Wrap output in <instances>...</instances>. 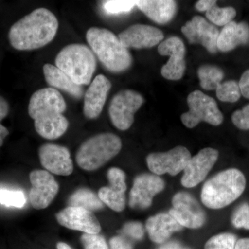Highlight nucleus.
<instances>
[{
	"label": "nucleus",
	"instance_id": "38",
	"mask_svg": "<svg viewBox=\"0 0 249 249\" xmlns=\"http://www.w3.org/2000/svg\"><path fill=\"white\" fill-rule=\"evenodd\" d=\"M239 85L242 96L249 99V70L244 72L239 82Z\"/></svg>",
	"mask_w": 249,
	"mask_h": 249
},
{
	"label": "nucleus",
	"instance_id": "21",
	"mask_svg": "<svg viewBox=\"0 0 249 249\" xmlns=\"http://www.w3.org/2000/svg\"><path fill=\"white\" fill-rule=\"evenodd\" d=\"M149 237L152 242L164 243L175 232L180 231L182 227L169 213H160L149 218L145 224Z\"/></svg>",
	"mask_w": 249,
	"mask_h": 249
},
{
	"label": "nucleus",
	"instance_id": "26",
	"mask_svg": "<svg viewBox=\"0 0 249 249\" xmlns=\"http://www.w3.org/2000/svg\"><path fill=\"white\" fill-rule=\"evenodd\" d=\"M197 74L201 87L205 90H216L224 77V71L219 67L211 65L199 67Z\"/></svg>",
	"mask_w": 249,
	"mask_h": 249
},
{
	"label": "nucleus",
	"instance_id": "31",
	"mask_svg": "<svg viewBox=\"0 0 249 249\" xmlns=\"http://www.w3.org/2000/svg\"><path fill=\"white\" fill-rule=\"evenodd\" d=\"M137 4V1H103V9L108 15H120L130 12Z\"/></svg>",
	"mask_w": 249,
	"mask_h": 249
},
{
	"label": "nucleus",
	"instance_id": "32",
	"mask_svg": "<svg viewBox=\"0 0 249 249\" xmlns=\"http://www.w3.org/2000/svg\"><path fill=\"white\" fill-rule=\"evenodd\" d=\"M232 223L234 227L249 230V205L242 204L234 213L232 217Z\"/></svg>",
	"mask_w": 249,
	"mask_h": 249
},
{
	"label": "nucleus",
	"instance_id": "25",
	"mask_svg": "<svg viewBox=\"0 0 249 249\" xmlns=\"http://www.w3.org/2000/svg\"><path fill=\"white\" fill-rule=\"evenodd\" d=\"M68 203L69 206L82 208L91 212L102 209L104 206L99 196L88 188L77 190L70 196Z\"/></svg>",
	"mask_w": 249,
	"mask_h": 249
},
{
	"label": "nucleus",
	"instance_id": "8",
	"mask_svg": "<svg viewBox=\"0 0 249 249\" xmlns=\"http://www.w3.org/2000/svg\"><path fill=\"white\" fill-rule=\"evenodd\" d=\"M140 93L134 90H123L116 93L111 100L109 115L111 123L120 130L128 129L133 124L134 114L143 104Z\"/></svg>",
	"mask_w": 249,
	"mask_h": 249
},
{
	"label": "nucleus",
	"instance_id": "5",
	"mask_svg": "<svg viewBox=\"0 0 249 249\" xmlns=\"http://www.w3.org/2000/svg\"><path fill=\"white\" fill-rule=\"evenodd\" d=\"M55 66L65 72L79 86L91 83L96 69V60L92 51L82 44L67 45L55 58Z\"/></svg>",
	"mask_w": 249,
	"mask_h": 249
},
{
	"label": "nucleus",
	"instance_id": "14",
	"mask_svg": "<svg viewBox=\"0 0 249 249\" xmlns=\"http://www.w3.org/2000/svg\"><path fill=\"white\" fill-rule=\"evenodd\" d=\"M218 157L217 150L206 147L191 157L183 170L181 184L186 188H193L202 182L215 164Z\"/></svg>",
	"mask_w": 249,
	"mask_h": 249
},
{
	"label": "nucleus",
	"instance_id": "40",
	"mask_svg": "<svg viewBox=\"0 0 249 249\" xmlns=\"http://www.w3.org/2000/svg\"><path fill=\"white\" fill-rule=\"evenodd\" d=\"M159 249H189L183 247L181 244L177 242H169L164 244Z\"/></svg>",
	"mask_w": 249,
	"mask_h": 249
},
{
	"label": "nucleus",
	"instance_id": "23",
	"mask_svg": "<svg viewBox=\"0 0 249 249\" xmlns=\"http://www.w3.org/2000/svg\"><path fill=\"white\" fill-rule=\"evenodd\" d=\"M136 6L154 22L164 24L169 22L177 13V3L171 0H142Z\"/></svg>",
	"mask_w": 249,
	"mask_h": 249
},
{
	"label": "nucleus",
	"instance_id": "36",
	"mask_svg": "<svg viewBox=\"0 0 249 249\" xmlns=\"http://www.w3.org/2000/svg\"><path fill=\"white\" fill-rule=\"evenodd\" d=\"M9 112V103L4 98L0 96V147L4 143L5 138L9 134V129L1 124V121L6 117Z\"/></svg>",
	"mask_w": 249,
	"mask_h": 249
},
{
	"label": "nucleus",
	"instance_id": "16",
	"mask_svg": "<svg viewBox=\"0 0 249 249\" xmlns=\"http://www.w3.org/2000/svg\"><path fill=\"white\" fill-rule=\"evenodd\" d=\"M62 227L88 234H99L101 224L93 212L79 207L68 206L56 214Z\"/></svg>",
	"mask_w": 249,
	"mask_h": 249
},
{
	"label": "nucleus",
	"instance_id": "6",
	"mask_svg": "<svg viewBox=\"0 0 249 249\" xmlns=\"http://www.w3.org/2000/svg\"><path fill=\"white\" fill-rule=\"evenodd\" d=\"M122 142L115 134L102 133L85 141L77 151L76 160L82 169L93 171L102 167L121 151Z\"/></svg>",
	"mask_w": 249,
	"mask_h": 249
},
{
	"label": "nucleus",
	"instance_id": "20",
	"mask_svg": "<svg viewBox=\"0 0 249 249\" xmlns=\"http://www.w3.org/2000/svg\"><path fill=\"white\" fill-rule=\"evenodd\" d=\"M111 88L110 81L103 74L98 75L92 80L84 96L83 112L85 117L94 119L100 116Z\"/></svg>",
	"mask_w": 249,
	"mask_h": 249
},
{
	"label": "nucleus",
	"instance_id": "11",
	"mask_svg": "<svg viewBox=\"0 0 249 249\" xmlns=\"http://www.w3.org/2000/svg\"><path fill=\"white\" fill-rule=\"evenodd\" d=\"M158 52L160 55L170 56L168 62L162 67V76L170 80L181 79L186 68V47L181 39L177 36L169 37L159 45Z\"/></svg>",
	"mask_w": 249,
	"mask_h": 249
},
{
	"label": "nucleus",
	"instance_id": "28",
	"mask_svg": "<svg viewBox=\"0 0 249 249\" xmlns=\"http://www.w3.org/2000/svg\"><path fill=\"white\" fill-rule=\"evenodd\" d=\"M216 94L222 102L235 103L240 99L242 93L239 83L235 80H228L217 87Z\"/></svg>",
	"mask_w": 249,
	"mask_h": 249
},
{
	"label": "nucleus",
	"instance_id": "33",
	"mask_svg": "<svg viewBox=\"0 0 249 249\" xmlns=\"http://www.w3.org/2000/svg\"><path fill=\"white\" fill-rule=\"evenodd\" d=\"M81 240L85 249H108L106 239L99 234L84 233Z\"/></svg>",
	"mask_w": 249,
	"mask_h": 249
},
{
	"label": "nucleus",
	"instance_id": "22",
	"mask_svg": "<svg viewBox=\"0 0 249 249\" xmlns=\"http://www.w3.org/2000/svg\"><path fill=\"white\" fill-rule=\"evenodd\" d=\"M249 40V25L246 22H231L224 26L219 32L217 39V49L228 52L235 49L237 46L246 45Z\"/></svg>",
	"mask_w": 249,
	"mask_h": 249
},
{
	"label": "nucleus",
	"instance_id": "29",
	"mask_svg": "<svg viewBox=\"0 0 249 249\" xmlns=\"http://www.w3.org/2000/svg\"><path fill=\"white\" fill-rule=\"evenodd\" d=\"M26 197L23 192L0 188V204L4 206L22 208L26 204Z\"/></svg>",
	"mask_w": 249,
	"mask_h": 249
},
{
	"label": "nucleus",
	"instance_id": "13",
	"mask_svg": "<svg viewBox=\"0 0 249 249\" xmlns=\"http://www.w3.org/2000/svg\"><path fill=\"white\" fill-rule=\"evenodd\" d=\"M31 188L29 199L36 210L48 207L58 194L59 185L53 175L46 170H34L30 174Z\"/></svg>",
	"mask_w": 249,
	"mask_h": 249
},
{
	"label": "nucleus",
	"instance_id": "15",
	"mask_svg": "<svg viewBox=\"0 0 249 249\" xmlns=\"http://www.w3.org/2000/svg\"><path fill=\"white\" fill-rule=\"evenodd\" d=\"M181 31L191 44H200L211 53H217L219 31L204 18L196 16L186 23Z\"/></svg>",
	"mask_w": 249,
	"mask_h": 249
},
{
	"label": "nucleus",
	"instance_id": "7",
	"mask_svg": "<svg viewBox=\"0 0 249 249\" xmlns=\"http://www.w3.org/2000/svg\"><path fill=\"white\" fill-rule=\"evenodd\" d=\"M187 102L189 110L183 113L181 120L188 128H193L201 122L214 126L222 124L224 116L214 98L196 90L188 95Z\"/></svg>",
	"mask_w": 249,
	"mask_h": 249
},
{
	"label": "nucleus",
	"instance_id": "18",
	"mask_svg": "<svg viewBox=\"0 0 249 249\" xmlns=\"http://www.w3.org/2000/svg\"><path fill=\"white\" fill-rule=\"evenodd\" d=\"M38 154L41 164L50 173L62 176H68L73 173V161L66 147L45 144L39 149Z\"/></svg>",
	"mask_w": 249,
	"mask_h": 249
},
{
	"label": "nucleus",
	"instance_id": "41",
	"mask_svg": "<svg viewBox=\"0 0 249 249\" xmlns=\"http://www.w3.org/2000/svg\"><path fill=\"white\" fill-rule=\"evenodd\" d=\"M235 249H249V238L240 239L237 241Z\"/></svg>",
	"mask_w": 249,
	"mask_h": 249
},
{
	"label": "nucleus",
	"instance_id": "27",
	"mask_svg": "<svg viewBox=\"0 0 249 249\" xmlns=\"http://www.w3.org/2000/svg\"><path fill=\"white\" fill-rule=\"evenodd\" d=\"M235 9L232 7L220 8L214 5L206 11V16L211 22L217 26H226L235 18Z\"/></svg>",
	"mask_w": 249,
	"mask_h": 249
},
{
	"label": "nucleus",
	"instance_id": "37",
	"mask_svg": "<svg viewBox=\"0 0 249 249\" xmlns=\"http://www.w3.org/2000/svg\"><path fill=\"white\" fill-rule=\"evenodd\" d=\"M109 244L111 249H133L132 243L122 236L112 237Z\"/></svg>",
	"mask_w": 249,
	"mask_h": 249
},
{
	"label": "nucleus",
	"instance_id": "1",
	"mask_svg": "<svg viewBox=\"0 0 249 249\" xmlns=\"http://www.w3.org/2000/svg\"><path fill=\"white\" fill-rule=\"evenodd\" d=\"M66 109V102L58 90L47 88L37 90L31 96L28 111L34 120L37 134L54 140L63 135L68 128V121L62 114Z\"/></svg>",
	"mask_w": 249,
	"mask_h": 249
},
{
	"label": "nucleus",
	"instance_id": "19",
	"mask_svg": "<svg viewBox=\"0 0 249 249\" xmlns=\"http://www.w3.org/2000/svg\"><path fill=\"white\" fill-rule=\"evenodd\" d=\"M118 37L126 48L142 49L158 45L164 38V35L160 29L152 26L134 24L121 32Z\"/></svg>",
	"mask_w": 249,
	"mask_h": 249
},
{
	"label": "nucleus",
	"instance_id": "30",
	"mask_svg": "<svg viewBox=\"0 0 249 249\" xmlns=\"http://www.w3.org/2000/svg\"><path fill=\"white\" fill-rule=\"evenodd\" d=\"M236 237L231 233L213 236L205 245V249H235Z\"/></svg>",
	"mask_w": 249,
	"mask_h": 249
},
{
	"label": "nucleus",
	"instance_id": "3",
	"mask_svg": "<svg viewBox=\"0 0 249 249\" xmlns=\"http://www.w3.org/2000/svg\"><path fill=\"white\" fill-rule=\"evenodd\" d=\"M86 39L93 53L109 71L121 73L132 65V57L128 49L111 31L91 27L87 31Z\"/></svg>",
	"mask_w": 249,
	"mask_h": 249
},
{
	"label": "nucleus",
	"instance_id": "42",
	"mask_svg": "<svg viewBox=\"0 0 249 249\" xmlns=\"http://www.w3.org/2000/svg\"><path fill=\"white\" fill-rule=\"evenodd\" d=\"M57 249H73L70 246L64 242H59L57 245Z\"/></svg>",
	"mask_w": 249,
	"mask_h": 249
},
{
	"label": "nucleus",
	"instance_id": "17",
	"mask_svg": "<svg viewBox=\"0 0 249 249\" xmlns=\"http://www.w3.org/2000/svg\"><path fill=\"white\" fill-rule=\"evenodd\" d=\"M109 185L103 187L98 192V196L103 204L113 211L121 212L125 208V174L122 170L111 168L107 172Z\"/></svg>",
	"mask_w": 249,
	"mask_h": 249
},
{
	"label": "nucleus",
	"instance_id": "10",
	"mask_svg": "<svg viewBox=\"0 0 249 249\" xmlns=\"http://www.w3.org/2000/svg\"><path fill=\"white\" fill-rule=\"evenodd\" d=\"M186 147L177 146L166 152L152 153L146 159L147 167L154 175L169 174L175 176L184 170L191 158Z\"/></svg>",
	"mask_w": 249,
	"mask_h": 249
},
{
	"label": "nucleus",
	"instance_id": "39",
	"mask_svg": "<svg viewBox=\"0 0 249 249\" xmlns=\"http://www.w3.org/2000/svg\"><path fill=\"white\" fill-rule=\"evenodd\" d=\"M217 4V1H213V0H199L196 3V8L197 11H207L211 8H212L214 5Z\"/></svg>",
	"mask_w": 249,
	"mask_h": 249
},
{
	"label": "nucleus",
	"instance_id": "2",
	"mask_svg": "<svg viewBox=\"0 0 249 249\" xmlns=\"http://www.w3.org/2000/svg\"><path fill=\"white\" fill-rule=\"evenodd\" d=\"M58 26V19L53 13L45 8L36 9L11 27L10 43L19 51L40 49L53 40Z\"/></svg>",
	"mask_w": 249,
	"mask_h": 249
},
{
	"label": "nucleus",
	"instance_id": "9",
	"mask_svg": "<svg viewBox=\"0 0 249 249\" xmlns=\"http://www.w3.org/2000/svg\"><path fill=\"white\" fill-rule=\"evenodd\" d=\"M169 214L182 227L199 229L206 222V214L196 198L180 192L173 196Z\"/></svg>",
	"mask_w": 249,
	"mask_h": 249
},
{
	"label": "nucleus",
	"instance_id": "34",
	"mask_svg": "<svg viewBox=\"0 0 249 249\" xmlns=\"http://www.w3.org/2000/svg\"><path fill=\"white\" fill-rule=\"evenodd\" d=\"M232 121L237 128L242 130L249 129V104L242 109L235 111L232 115Z\"/></svg>",
	"mask_w": 249,
	"mask_h": 249
},
{
	"label": "nucleus",
	"instance_id": "35",
	"mask_svg": "<svg viewBox=\"0 0 249 249\" xmlns=\"http://www.w3.org/2000/svg\"><path fill=\"white\" fill-rule=\"evenodd\" d=\"M122 232L134 240H140L144 235L143 226L139 222H127L123 227Z\"/></svg>",
	"mask_w": 249,
	"mask_h": 249
},
{
	"label": "nucleus",
	"instance_id": "4",
	"mask_svg": "<svg viewBox=\"0 0 249 249\" xmlns=\"http://www.w3.org/2000/svg\"><path fill=\"white\" fill-rule=\"evenodd\" d=\"M245 188L246 178L240 170H226L205 183L201 201L209 209H223L240 197Z\"/></svg>",
	"mask_w": 249,
	"mask_h": 249
},
{
	"label": "nucleus",
	"instance_id": "24",
	"mask_svg": "<svg viewBox=\"0 0 249 249\" xmlns=\"http://www.w3.org/2000/svg\"><path fill=\"white\" fill-rule=\"evenodd\" d=\"M43 73L46 81L51 88L62 90L78 99L84 95L83 88L76 85L65 72L56 66L46 64L43 67Z\"/></svg>",
	"mask_w": 249,
	"mask_h": 249
},
{
	"label": "nucleus",
	"instance_id": "12",
	"mask_svg": "<svg viewBox=\"0 0 249 249\" xmlns=\"http://www.w3.org/2000/svg\"><path fill=\"white\" fill-rule=\"evenodd\" d=\"M165 183L160 177L142 174L134 179L129 193V205L132 209H146L152 205L155 196L163 191Z\"/></svg>",
	"mask_w": 249,
	"mask_h": 249
}]
</instances>
